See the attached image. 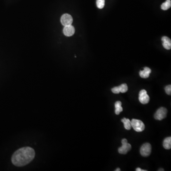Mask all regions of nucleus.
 I'll return each mask as SVG.
<instances>
[{
  "label": "nucleus",
  "instance_id": "f257e3e1",
  "mask_svg": "<svg viewBox=\"0 0 171 171\" xmlns=\"http://www.w3.org/2000/svg\"><path fill=\"white\" fill-rule=\"evenodd\" d=\"M35 152L29 146L23 147L16 150L12 155V162L17 167L26 165L34 159Z\"/></svg>",
  "mask_w": 171,
  "mask_h": 171
},
{
  "label": "nucleus",
  "instance_id": "f03ea898",
  "mask_svg": "<svg viewBox=\"0 0 171 171\" xmlns=\"http://www.w3.org/2000/svg\"><path fill=\"white\" fill-rule=\"evenodd\" d=\"M131 126L133 129L138 132L144 131L145 128V124L142 121L136 119H133L131 121Z\"/></svg>",
  "mask_w": 171,
  "mask_h": 171
},
{
  "label": "nucleus",
  "instance_id": "7ed1b4c3",
  "mask_svg": "<svg viewBox=\"0 0 171 171\" xmlns=\"http://www.w3.org/2000/svg\"><path fill=\"white\" fill-rule=\"evenodd\" d=\"M121 142L122 146L118 148V152L120 154H126L131 150L132 147L130 144L128 143L127 140L126 139H123Z\"/></svg>",
  "mask_w": 171,
  "mask_h": 171
},
{
  "label": "nucleus",
  "instance_id": "20e7f679",
  "mask_svg": "<svg viewBox=\"0 0 171 171\" xmlns=\"http://www.w3.org/2000/svg\"><path fill=\"white\" fill-rule=\"evenodd\" d=\"M167 113V110L166 108L162 107L156 111V113L154 114V118L155 120H162L166 117Z\"/></svg>",
  "mask_w": 171,
  "mask_h": 171
},
{
  "label": "nucleus",
  "instance_id": "39448f33",
  "mask_svg": "<svg viewBox=\"0 0 171 171\" xmlns=\"http://www.w3.org/2000/svg\"><path fill=\"white\" fill-rule=\"evenodd\" d=\"M151 145L148 142L145 143L144 145H142L141 147L140 150L141 154L144 157L148 156L151 154Z\"/></svg>",
  "mask_w": 171,
  "mask_h": 171
},
{
  "label": "nucleus",
  "instance_id": "423d86ee",
  "mask_svg": "<svg viewBox=\"0 0 171 171\" xmlns=\"http://www.w3.org/2000/svg\"><path fill=\"white\" fill-rule=\"evenodd\" d=\"M139 101L142 104H146L150 101V97L146 90L142 89L139 93Z\"/></svg>",
  "mask_w": 171,
  "mask_h": 171
},
{
  "label": "nucleus",
  "instance_id": "0eeeda50",
  "mask_svg": "<svg viewBox=\"0 0 171 171\" xmlns=\"http://www.w3.org/2000/svg\"><path fill=\"white\" fill-rule=\"evenodd\" d=\"M60 21L61 24L64 26L70 25H71L73 22V18L72 16L69 14H64L63 15L61 16Z\"/></svg>",
  "mask_w": 171,
  "mask_h": 171
},
{
  "label": "nucleus",
  "instance_id": "6e6552de",
  "mask_svg": "<svg viewBox=\"0 0 171 171\" xmlns=\"http://www.w3.org/2000/svg\"><path fill=\"white\" fill-rule=\"evenodd\" d=\"M75 28L71 25L66 26L64 28L63 30L64 34L68 37H70V36L74 35L75 33Z\"/></svg>",
  "mask_w": 171,
  "mask_h": 171
},
{
  "label": "nucleus",
  "instance_id": "1a4fd4ad",
  "mask_svg": "<svg viewBox=\"0 0 171 171\" xmlns=\"http://www.w3.org/2000/svg\"><path fill=\"white\" fill-rule=\"evenodd\" d=\"M162 41L163 42V46L166 50L171 49V40L170 38L166 36H164L162 38Z\"/></svg>",
  "mask_w": 171,
  "mask_h": 171
},
{
  "label": "nucleus",
  "instance_id": "9d476101",
  "mask_svg": "<svg viewBox=\"0 0 171 171\" xmlns=\"http://www.w3.org/2000/svg\"><path fill=\"white\" fill-rule=\"evenodd\" d=\"M151 72V70L148 67H145L143 70H141L139 72L140 76L142 78H148Z\"/></svg>",
  "mask_w": 171,
  "mask_h": 171
},
{
  "label": "nucleus",
  "instance_id": "9b49d317",
  "mask_svg": "<svg viewBox=\"0 0 171 171\" xmlns=\"http://www.w3.org/2000/svg\"><path fill=\"white\" fill-rule=\"evenodd\" d=\"M163 146L167 150L171 148V137H168L165 139L163 142Z\"/></svg>",
  "mask_w": 171,
  "mask_h": 171
},
{
  "label": "nucleus",
  "instance_id": "f8f14e48",
  "mask_svg": "<svg viewBox=\"0 0 171 171\" xmlns=\"http://www.w3.org/2000/svg\"><path fill=\"white\" fill-rule=\"evenodd\" d=\"M121 121L123 123L125 129H127V130H130L131 129L132 126H131V121L129 119L124 118L121 120Z\"/></svg>",
  "mask_w": 171,
  "mask_h": 171
},
{
  "label": "nucleus",
  "instance_id": "ddd939ff",
  "mask_svg": "<svg viewBox=\"0 0 171 171\" xmlns=\"http://www.w3.org/2000/svg\"><path fill=\"white\" fill-rule=\"evenodd\" d=\"M121 102L118 101L115 103V114L119 115L123 111V108L122 107Z\"/></svg>",
  "mask_w": 171,
  "mask_h": 171
},
{
  "label": "nucleus",
  "instance_id": "4468645a",
  "mask_svg": "<svg viewBox=\"0 0 171 171\" xmlns=\"http://www.w3.org/2000/svg\"><path fill=\"white\" fill-rule=\"evenodd\" d=\"M171 7V0H166L161 5V9L163 10H167Z\"/></svg>",
  "mask_w": 171,
  "mask_h": 171
},
{
  "label": "nucleus",
  "instance_id": "2eb2a0df",
  "mask_svg": "<svg viewBox=\"0 0 171 171\" xmlns=\"http://www.w3.org/2000/svg\"><path fill=\"white\" fill-rule=\"evenodd\" d=\"M120 89V92L121 93H124L127 92L128 90V87L126 84H123L120 86H118Z\"/></svg>",
  "mask_w": 171,
  "mask_h": 171
},
{
  "label": "nucleus",
  "instance_id": "dca6fc26",
  "mask_svg": "<svg viewBox=\"0 0 171 171\" xmlns=\"http://www.w3.org/2000/svg\"><path fill=\"white\" fill-rule=\"evenodd\" d=\"M105 0H97V6L98 8L103 9L104 7Z\"/></svg>",
  "mask_w": 171,
  "mask_h": 171
},
{
  "label": "nucleus",
  "instance_id": "f3484780",
  "mask_svg": "<svg viewBox=\"0 0 171 171\" xmlns=\"http://www.w3.org/2000/svg\"><path fill=\"white\" fill-rule=\"evenodd\" d=\"M165 91L166 93L168 95H171V85L166 86L165 88Z\"/></svg>",
  "mask_w": 171,
  "mask_h": 171
},
{
  "label": "nucleus",
  "instance_id": "a211bd4d",
  "mask_svg": "<svg viewBox=\"0 0 171 171\" xmlns=\"http://www.w3.org/2000/svg\"><path fill=\"white\" fill-rule=\"evenodd\" d=\"M111 90L114 94H119V93H120V89H119V87H116L112 88L111 89Z\"/></svg>",
  "mask_w": 171,
  "mask_h": 171
},
{
  "label": "nucleus",
  "instance_id": "6ab92c4d",
  "mask_svg": "<svg viewBox=\"0 0 171 171\" xmlns=\"http://www.w3.org/2000/svg\"><path fill=\"white\" fill-rule=\"evenodd\" d=\"M135 170H136V171H146V170H142V169H141L140 168H136Z\"/></svg>",
  "mask_w": 171,
  "mask_h": 171
},
{
  "label": "nucleus",
  "instance_id": "aec40b11",
  "mask_svg": "<svg viewBox=\"0 0 171 171\" xmlns=\"http://www.w3.org/2000/svg\"><path fill=\"white\" fill-rule=\"evenodd\" d=\"M121 170L120 168H118L117 169H116L115 171H120Z\"/></svg>",
  "mask_w": 171,
  "mask_h": 171
},
{
  "label": "nucleus",
  "instance_id": "412c9836",
  "mask_svg": "<svg viewBox=\"0 0 171 171\" xmlns=\"http://www.w3.org/2000/svg\"><path fill=\"white\" fill-rule=\"evenodd\" d=\"M159 171H164V169H160V170H158Z\"/></svg>",
  "mask_w": 171,
  "mask_h": 171
}]
</instances>
